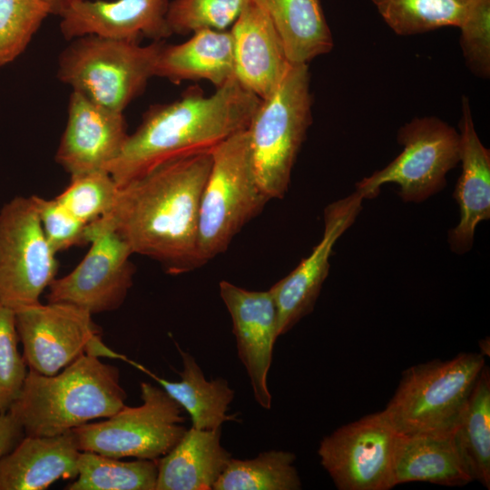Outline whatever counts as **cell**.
Masks as SVG:
<instances>
[{
    "mask_svg": "<svg viewBox=\"0 0 490 490\" xmlns=\"http://www.w3.org/2000/svg\"><path fill=\"white\" fill-rule=\"evenodd\" d=\"M211 150L166 161L120 187L112 210L86 227L87 243L104 230L117 232L133 254L158 261L176 275L201 267L198 221Z\"/></svg>",
    "mask_w": 490,
    "mask_h": 490,
    "instance_id": "cell-1",
    "label": "cell"
},
{
    "mask_svg": "<svg viewBox=\"0 0 490 490\" xmlns=\"http://www.w3.org/2000/svg\"><path fill=\"white\" fill-rule=\"evenodd\" d=\"M260 102L235 77L209 96L190 86L177 100L148 108L108 172L122 187L166 161L211 151L246 130Z\"/></svg>",
    "mask_w": 490,
    "mask_h": 490,
    "instance_id": "cell-2",
    "label": "cell"
},
{
    "mask_svg": "<svg viewBox=\"0 0 490 490\" xmlns=\"http://www.w3.org/2000/svg\"><path fill=\"white\" fill-rule=\"evenodd\" d=\"M126 397L119 368L83 354L54 375L29 369L8 410L25 436H53L110 417L125 406Z\"/></svg>",
    "mask_w": 490,
    "mask_h": 490,
    "instance_id": "cell-3",
    "label": "cell"
},
{
    "mask_svg": "<svg viewBox=\"0 0 490 490\" xmlns=\"http://www.w3.org/2000/svg\"><path fill=\"white\" fill-rule=\"evenodd\" d=\"M485 366L480 353L412 366L382 413L401 436H451Z\"/></svg>",
    "mask_w": 490,
    "mask_h": 490,
    "instance_id": "cell-4",
    "label": "cell"
},
{
    "mask_svg": "<svg viewBox=\"0 0 490 490\" xmlns=\"http://www.w3.org/2000/svg\"><path fill=\"white\" fill-rule=\"evenodd\" d=\"M199 210L201 266L225 252L240 230L270 201L258 181L247 129L213 147Z\"/></svg>",
    "mask_w": 490,
    "mask_h": 490,
    "instance_id": "cell-5",
    "label": "cell"
},
{
    "mask_svg": "<svg viewBox=\"0 0 490 490\" xmlns=\"http://www.w3.org/2000/svg\"><path fill=\"white\" fill-rule=\"evenodd\" d=\"M139 43L97 34L74 38L59 56L57 77L94 103L123 113L154 76L164 40Z\"/></svg>",
    "mask_w": 490,
    "mask_h": 490,
    "instance_id": "cell-6",
    "label": "cell"
},
{
    "mask_svg": "<svg viewBox=\"0 0 490 490\" xmlns=\"http://www.w3.org/2000/svg\"><path fill=\"white\" fill-rule=\"evenodd\" d=\"M308 64H292L277 89L260 100L247 128L259 184L266 196L282 199L312 122Z\"/></svg>",
    "mask_w": 490,
    "mask_h": 490,
    "instance_id": "cell-7",
    "label": "cell"
},
{
    "mask_svg": "<svg viewBox=\"0 0 490 490\" xmlns=\"http://www.w3.org/2000/svg\"><path fill=\"white\" fill-rule=\"evenodd\" d=\"M140 387L142 405L72 430L81 451L157 460L176 446L187 430L183 408L162 387L147 382Z\"/></svg>",
    "mask_w": 490,
    "mask_h": 490,
    "instance_id": "cell-8",
    "label": "cell"
},
{
    "mask_svg": "<svg viewBox=\"0 0 490 490\" xmlns=\"http://www.w3.org/2000/svg\"><path fill=\"white\" fill-rule=\"evenodd\" d=\"M402 152L382 170L357 183L364 199L377 196L385 183L399 186L407 202H422L446 186L447 172L460 161V135L435 116L416 117L401 126Z\"/></svg>",
    "mask_w": 490,
    "mask_h": 490,
    "instance_id": "cell-9",
    "label": "cell"
},
{
    "mask_svg": "<svg viewBox=\"0 0 490 490\" xmlns=\"http://www.w3.org/2000/svg\"><path fill=\"white\" fill-rule=\"evenodd\" d=\"M56 254L43 231L34 195L7 201L0 209V303L15 311L40 303L55 279Z\"/></svg>",
    "mask_w": 490,
    "mask_h": 490,
    "instance_id": "cell-10",
    "label": "cell"
},
{
    "mask_svg": "<svg viewBox=\"0 0 490 490\" xmlns=\"http://www.w3.org/2000/svg\"><path fill=\"white\" fill-rule=\"evenodd\" d=\"M15 312L23 356L30 370L54 375L83 354L124 358L102 341L93 315L76 306L40 302Z\"/></svg>",
    "mask_w": 490,
    "mask_h": 490,
    "instance_id": "cell-11",
    "label": "cell"
},
{
    "mask_svg": "<svg viewBox=\"0 0 490 490\" xmlns=\"http://www.w3.org/2000/svg\"><path fill=\"white\" fill-rule=\"evenodd\" d=\"M397 433L382 411L348 423L319 443L318 455L339 490L393 488V456Z\"/></svg>",
    "mask_w": 490,
    "mask_h": 490,
    "instance_id": "cell-12",
    "label": "cell"
},
{
    "mask_svg": "<svg viewBox=\"0 0 490 490\" xmlns=\"http://www.w3.org/2000/svg\"><path fill=\"white\" fill-rule=\"evenodd\" d=\"M89 243L91 246L79 264L51 282L47 300L71 304L91 315L116 310L133 283V253L113 230L96 234Z\"/></svg>",
    "mask_w": 490,
    "mask_h": 490,
    "instance_id": "cell-13",
    "label": "cell"
},
{
    "mask_svg": "<svg viewBox=\"0 0 490 490\" xmlns=\"http://www.w3.org/2000/svg\"><path fill=\"white\" fill-rule=\"evenodd\" d=\"M363 195L356 191L324 210V232L311 253L270 289L277 311L278 337L286 334L311 313L328 274L329 258L338 238L352 225L362 209Z\"/></svg>",
    "mask_w": 490,
    "mask_h": 490,
    "instance_id": "cell-14",
    "label": "cell"
},
{
    "mask_svg": "<svg viewBox=\"0 0 490 490\" xmlns=\"http://www.w3.org/2000/svg\"><path fill=\"white\" fill-rule=\"evenodd\" d=\"M128 135L122 113L73 91L55 161L71 178L94 172H108Z\"/></svg>",
    "mask_w": 490,
    "mask_h": 490,
    "instance_id": "cell-15",
    "label": "cell"
},
{
    "mask_svg": "<svg viewBox=\"0 0 490 490\" xmlns=\"http://www.w3.org/2000/svg\"><path fill=\"white\" fill-rule=\"evenodd\" d=\"M220 296L232 321L238 357L249 376L256 402L271 407L268 375L277 340L278 311L270 289L249 290L227 280L219 284Z\"/></svg>",
    "mask_w": 490,
    "mask_h": 490,
    "instance_id": "cell-16",
    "label": "cell"
},
{
    "mask_svg": "<svg viewBox=\"0 0 490 490\" xmlns=\"http://www.w3.org/2000/svg\"><path fill=\"white\" fill-rule=\"evenodd\" d=\"M169 0H80L61 15L67 40L86 35L140 42L163 41L172 35L166 21Z\"/></svg>",
    "mask_w": 490,
    "mask_h": 490,
    "instance_id": "cell-17",
    "label": "cell"
},
{
    "mask_svg": "<svg viewBox=\"0 0 490 490\" xmlns=\"http://www.w3.org/2000/svg\"><path fill=\"white\" fill-rule=\"evenodd\" d=\"M230 32L234 77L260 100L269 97L292 65L271 21L250 0Z\"/></svg>",
    "mask_w": 490,
    "mask_h": 490,
    "instance_id": "cell-18",
    "label": "cell"
},
{
    "mask_svg": "<svg viewBox=\"0 0 490 490\" xmlns=\"http://www.w3.org/2000/svg\"><path fill=\"white\" fill-rule=\"evenodd\" d=\"M459 131L462 172L454 197L460 219L449 231L448 241L453 251L464 253L473 245L476 226L490 218V152L476 133L466 96L462 98Z\"/></svg>",
    "mask_w": 490,
    "mask_h": 490,
    "instance_id": "cell-19",
    "label": "cell"
},
{
    "mask_svg": "<svg viewBox=\"0 0 490 490\" xmlns=\"http://www.w3.org/2000/svg\"><path fill=\"white\" fill-rule=\"evenodd\" d=\"M78 448L73 431L24 437L0 459V490H43L78 475Z\"/></svg>",
    "mask_w": 490,
    "mask_h": 490,
    "instance_id": "cell-20",
    "label": "cell"
},
{
    "mask_svg": "<svg viewBox=\"0 0 490 490\" xmlns=\"http://www.w3.org/2000/svg\"><path fill=\"white\" fill-rule=\"evenodd\" d=\"M221 427L187 429L176 446L157 459L155 490H211L230 454L220 444Z\"/></svg>",
    "mask_w": 490,
    "mask_h": 490,
    "instance_id": "cell-21",
    "label": "cell"
},
{
    "mask_svg": "<svg viewBox=\"0 0 490 490\" xmlns=\"http://www.w3.org/2000/svg\"><path fill=\"white\" fill-rule=\"evenodd\" d=\"M154 76L178 84L206 80L216 88L234 77L233 42L230 31L201 30L186 42H164L158 54Z\"/></svg>",
    "mask_w": 490,
    "mask_h": 490,
    "instance_id": "cell-22",
    "label": "cell"
},
{
    "mask_svg": "<svg viewBox=\"0 0 490 490\" xmlns=\"http://www.w3.org/2000/svg\"><path fill=\"white\" fill-rule=\"evenodd\" d=\"M392 473L395 486L409 482L464 486L473 481L452 435H397Z\"/></svg>",
    "mask_w": 490,
    "mask_h": 490,
    "instance_id": "cell-23",
    "label": "cell"
},
{
    "mask_svg": "<svg viewBox=\"0 0 490 490\" xmlns=\"http://www.w3.org/2000/svg\"><path fill=\"white\" fill-rule=\"evenodd\" d=\"M268 15L291 64H308L334 46L321 0H253Z\"/></svg>",
    "mask_w": 490,
    "mask_h": 490,
    "instance_id": "cell-24",
    "label": "cell"
},
{
    "mask_svg": "<svg viewBox=\"0 0 490 490\" xmlns=\"http://www.w3.org/2000/svg\"><path fill=\"white\" fill-rule=\"evenodd\" d=\"M177 349L182 360V369L177 371L180 381H169L128 358L126 361L157 381L190 415L192 427L211 430L221 427L225 422L236 420V415L227 414L234 397V390L228 381L221 377L207 380L196 359L178 345Z\"/></svg>",
    "mask_w": 490,
    "mask_h": 490,
    "instance_id": "cell-25",
    "label": "cell"
},
{
    "mask_svg": "<svg viewBox=\"0 0 490 490\" xmlns=\"http://www.w3.org/2000/svg\"><path fill=\"white\" fill-rule=\"evenodd\" d=\"M473 481L490 488V374L483 368L452 434Z\"/></svg>",
    "mask_w": 490,
    "mask_h": 490,
    "instance_id": "cell-26",
    "label": "cell"
},
{
    "mask_svg": "<svg viewBox=\"0 0 490 490\" xmlns=\"http://www.w3.org/2000/svg\"><path fill=\"white\" fill-rule=\"evenodd\" d=\"M157 460L121 461L91 451H81L78 475L67 490H155Z\"/></svg>",
    "mask_w": 490,
    "mask_h": 490,
    "instance_id": "cell-27",
    "label": "cell"
},
{
    "mask_svg": "<svg viewBox=\"0 0 490 490\" xmlns=\"http://www.w3.org/2000/svg\"><path fill=\"white\" fill-rule=\"evenodd\" d=\"M295 460L296 456L285 450L264 451L244 460L231 457L213 490H299Z\"/></svg>",
    "mask_w": 490,
    "mask_h": 490,
    "instance_id": "cell-28",
    "label": "cell"
},
{
    "mask_svg": "<svg viewBox=\"0 0 490 490\" xmlns=\"http://www.w3.org/2000/svg\"><path fill=\"white\" fill-rule=\"evenodd\" d=\"M386 24L399 35L457 27L469 0H372Z\"/></svg>",
    "mask_w": 490,
    "mask_h": 490,
    "instance_id": "cell-29",
    "label": "cell"
},
{
    "mask_svg": "<svg viewBox=\"0 0 490 490\" xmlns=\"http://www.w3.org/2000/svg\"><path fill=\"white\" fill-rule=\"evenodd\" d=\"M250 0H172L166 21L172 34L231 27Z\"/></svg>",
    "mask_w": 490,
    "mask_h": 490,
    "instance_id": "cell-30",
    "label": "cell"
},
{
    "mask_svg": "<svg viewBox=\"0 0 490 490\" xmlns=\"http://www.w3.org/2000/svg\"><path fill=\"white\" fill-rule=\"evenodd\" d=\"M49 15L43 0H0V67L26 49Z\"/></svg>",
    "mask_w": 490,
    "mask_h": 490,
    "instance_id": "cell-31",
    "label": "cell"
},
{
    "mask_svg": "<svg viewBox=\"0 0 490 490\" xmlns=\"http://www.w3.org/2000/svg\"><path fill=\"white\" fill-rule=\"evenodd\" d=\"M120 187L107 172H94L71 178L69 185L55 198L87 226L113 207Z\"/></svg>",
    "mask_w": 490,
    "mask_h": 490,
    "instance_id": "cell-32",
    "label": "cell"
},
{
    "mask_svg": "<svg viewBox=\"0 0 490 490\" xmlns=\"http://www.w3.org/2000/svg\"><path fill=\"white\" fill-rule=\"evenodd\" d=\"M466 66L477 77L490 76V0H469L457 26Z\"/></svg>",
    "mask_w": 490,
    "mask_h": 490,
    "instance_id": "cell-33",
    "label": "cell"
},
{
    "mask_svg": "<svg viewBox=\"0 0 490 490\" xmlns=\"http://www.w3.org/2000/svg\"><path fill=\"white\" fill-rule=\"evenodd\" d=\"M18 341L15 312L0 303V413L15 401L28 373Z\"/></svg>",
    "mask_w": 490,
    "mask_h": 490,
    "instance_id": "cell-34",
    "label": "cell"
},
{
    "mask_svg": "<svg viewBox=\"0 0 490 490\" xmlns=\"http://www.w3.org/2000/svg\"><path fill=\"white\" fill-rule=\"evenodd\" d=\"M43 231L58 253L73 246L86 244L87 225L74 217L57 200L34 195Z\"/></svg>",
    "mask_w": 490,
    "mask_h": 490,
    "instance_id": "cell-35",
    "label": "cell"
},
{
    "mask_svg": "<svg viewBox=\"0 0 490 490\" xmlns=\"http://www.w3.org/2000/svg\"><path fill=\"white\" fill-rule=\"evenodd\" d=\"M19 420L9 410L0 413V459L9 454L24 437Z\"/></svg>",
    "mask_w": 490,
    "mask_h": 490,
    "instance_id": "cell-36",
    "label": "cell"
},
{
    "mask_svg": "<svg viewBox=\"0 0 490 490\" xmlns=\"http://www.w3.org/2000/svg\"><path fill=\"white\" fill-rule=\"evenodd\" d=\"M50 8L51 15H61L65 10L80 0H43Z\"/></svg>",
    "mask_w": 490,
    "mask_h": 490,
    "instance_id": "cell-37",
    "label": "cell"
}]
</instances>
